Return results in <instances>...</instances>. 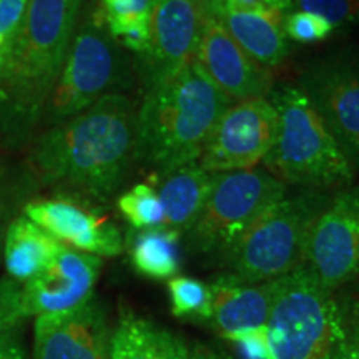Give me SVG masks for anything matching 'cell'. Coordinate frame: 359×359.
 Returning <instances> with one entry per match:
<instances>
[{
  "label": "cell",
  "instance_id": "1",
  "mask_svg": "<svg viewBox=\"0 0 359 359\" xmlns=\"http://www.w3.org/2000/svg\"><path fill=\"white\" fill-rule=\"evenodd\" d=\"M137 107L111 93L87 110L52 125L30 148L29 170L40 185L107 200L137 161Z\"/></svg>",
  "mask_w": 359,
  "mask_h": 359
},
{
  "label": "cell",
  "instance_id": "2",
  "mask_svg": "<svg viewBox=\"0 0 359 359\" xmlns=\"http://www.w3.org/2000/svg\"><path fill=\"white\" fill-rule=\"evenodd\" d=\"M230 103L195 62L172 77L148 83L137 107L135 158L160 178L198 163Z\"/></svg>",
  "mask_w": 359,
  "mask_h": 359
},
{
  "label": "cell",
  "instance_id": "3",
  "mask_svg": "<svg viewBox=\"0 0 359 359\" xmlns=\"http://www.w3.org/2000/svg\"><path fill=\"white\" fill-rule=\"evenodd\" d=\"M83 0H30L24 24L0 72V115L12 130L42 118L72 40Z\"/></svg>",
  "mask_w": 359,
  "mask_h": 359
},
{
  "label": "cell",
  "instance_id": "4",
  "mask_svg": "<svg viewBox=\"0 0 359 359\" xmlns=\"http://www.w3.org/2000/svg\"><path fill=\"white\" fill-rule=\"evenodd\" d=\"M271 102L278 133L264 170L303 190L327 193L351 187L356 172L303 90L286 85Z\"/></svg>",
  "mask_w": 359,
  "mask_h": 359
},
{
  "label": "cell",
  "instance_id": "5",
  "mask_svg": "<svg viewBox=\"0 0 359 359\" xmlns=\"http://www.w3.org/2000/svg\"><path fill=\"white\" fill-rule=\"evenodd\" d=\"M330 198L325 191L303 190L269 206L218 255L224 273L243 283H264L303 266L309 231Z\"/></svg>",
  "mask_w": 359,
  "mask_h": 359
},
{
  "label": "cell",
  "instance_id": "6",
  "mask_svg": "<svg viewBox=\"0 0 359 359\" xmlns=\"http://www.w3.org/2000/svg\"><path fill=\"white\" fill-rule=\"evenodd\" d=\"M266 331L275 359H331L348 339L346 304L299 266L276 280Z\"/></svg>",
  "mask_w": 359,
  "mask_h": 359
},
{
  "label": "cell",
  "instance_id": "7",
  "mask_svg": "<svg viewBox=\"0 0 359 359\" xmlns=\"http://www.w3.org/2000/svg\"><path fill=\"white\" fill-rule=\"evenodd\" d=\"M130 80L122 47L110 37L97 13L79 24L69 55L48 97L42 118L48 127L87 110L100 98L122 93Z\"/></svg>",
  "mask_w": 359,
  "mask_h": 359
},
{
  "label": "cell",
  "instance_id": "8",
  "mask_svg": "<svg viewBox=\"0 0 359 359\" xmlns=\"http://www.w3.org/2000/svg\"><path fill=\"white\" fill-rule=\"evenodd\" d=\"M286 193L288 185L264 168L217 173L200 217L183 235L187 248L218 257Z\"/></svg>",
  "mask_w": 359,
  "mask_h": 359
},
{
  "label": "cell",
  "instance_id": "9",
  "mask_svg": "<svg viewBox=\"0 0 359 359\" xmlns=\"http://www.w3.org/2000/svg\"><path fill=\"white\" fill-rule=\"evenodd\" d=\"M298 87L359 172V47H346L313 58Z\"/></svg>",
  "mask_w": 359,
  "mask_h": 359
},
{
  "label": "cell",
  "instance_id": "10",
  "mask_svg": "<svg viewBox=\"0 0 359 359\" xmlns=\"http://www.w3.org/2000/svg\"><path fill=\"white\" fill-rule=\"evenodd\" d=\"M278 133V111L268 97L231 102L215 125L198 165L226 173L257 168L266 160Z\"/></svg>",
  "mask_w": 359,
  "mask_h": 359
},
{
  "label": "cell",
  "instance_id": "11",
  "mask_svg": "<svg viewBox=\"0 0 359 359\" xmlns=\"http://www.w3.org/2000/svg\"><path fill=\"white\" fill-rule=\"evenodd\" d=\"M303 266L336 293L359 276V187L336 191L314 219Z\"/></svg>",
  "mask_w": 359,
  "mask_h": 359
},
{
  "label": "cell",
  "instance_id": "12",
  "mask_svg": "<svg viewBox=\"0 0 359 359\" xmlns=\"http://www.w3.org/2000/svg\"><path fill=\"white\" fill-rule=\"evenodd\" d=\"M223 11V0H154L150 42L140 55L145 85L172 77L190 65L206 19Z\"/></svg>",
  "mask_w": 359,
  "mask_h": 359
},
{
  "label": "cell",
  "instance_id": "13",
  "mask_svg": "<svg viewBox=\"0 0 359 359\" xmlns=\"http://www.w3.org/2000/svg\"><path fill=\"white\" fill-rule=\"evenodd\" d=\"M222 13L206 19L193 62L231 102L268 97L273 87V70L255 62L235 42L223 25Z\"/></svg>",
  "mask_w": 359,
  "mask_h": 359
},
{
  "label": "cell",
  "instance_id": "14",
  "mask_svg": "<svg viewBox=\"0 0 359 359\" xmlns=\"http://www.w3.org/2000/svg\"><path fill=\"white\" fill-rule=\"evenodd\" d=\"M102 258L62 246L55 259L22 285L27 318L74 311L93 298L102 271Z\"/></svg>",
  "mask_w": 359,
  "mask_h": 359
},
{
  "label": "cell",
  "instance_id": "15",
  "mask_svg": "<svg viewBox=\"0 0 359 359\" xmlns=\"http://www.w3.org/2000/svg\"><path fill=\"white\" fill-rule=\"evenodd\" d=\"M25 217L72 250L111 258L123 251V238L109 217L75 198H42L25 205Z\"/></svg>",
  "mask_w": 359,
  "mask_h": 359
},
{
  "label": "cell",
  "instance_id": "16",
  "mask_svg": "<svg viewBox=\"0 0 359 359\" xmlns=\"http://www.w3.org/2000/svg\"><path fill=\"white\" fill-rule=\"evenodd\" d=\"M110 336L105 308L92 298L74 311L35 318L32 359H109Z\"/></svg>",
  "mask_w": 359,
  "mask_h": 359
},
{
  "label": "cell",
  "instance_id": "17",
  "mask_svg": "<svg viewBox=\"0 0 359 359\" xmlns=\"http://www.w3.org/2000/svg\"><path fill=\"white\" fill-rule=\"evenodd\" d=\"M210 314L205 325L231 341L248 331L266 327L276 293V280L243 283L226 273L208 283Z\"/></svg>",
  "mask_w": 359,
  "mask_h": 359
},
{
  "label": "cell",
  "instance_id": "18",
  "mask_svg": "<svg viewBox=\"0 0 359 359\" xmlns=\"http://www.w3.org/2000/svg\"><path fill=\"white\" fill-rule=\"evenodd\" d=\"M188 354L190 343L182 336L132 309H122L111 330L109 359H188Z\"/></svg>",
  "mask_w": 359,
  "mask_h": 359
},
{
  "label": "cell",
  "instance_id": "19",
  "mask_svg": "<svg viewBox=\"0 0 359 359\" xmlns=\"http://www.w3.org/2000/svg\"><path fill=\"white\" fill-rule=\"evenodd\" d=\"M288 15V13H286ZM285 13L230 12L222 13L223 25L248 55L264 69L273 70L290 53L285 34Z\"/></svg>",
  "mask_w": 359,
  "mask_h": 359
},
{
  "label": "cell",
  "instance_id": "20",
  "mask_svg": "<svg viewBox=\"0 0 359 359\" xmlns=\"http://www.w3.org/2000/svg\"><path fill=\"white\" fill-rule=\"evenodd\" d=\"M215 177L217 173L206 172L198 163H191L161 177L156 191L163 203L167 218L165 226L178 231L182 236L185 235L200 217L213 188Z\"/></svg>",
  "mask_w": 359,
  "mask_h": 359
},
{
  "label": "cell",
  "instance_id": "21",
  "mask_svg": "<svg viewBox=\"0 0 359 359\" xmlns=\"http://www.w3.org/2000/svg\"><path fill=\"white\" fill-rule=\"evenodd\" d=\"M50 233L27 217L13 219L4 241V259L8 278L20 285L34 280L50 264L62 250Z\"/></svg>",
  "mask_w": 359,
  "mask_h": 359
},
{
  "label": "cell",
  "instance_id": "22",
  "mask_svg": "<svg viewBox=\"0 0 359 359\" xmlns=\"http://www.w3.org/2000/svg\"><path fill=\"white\" fill-rule=\"evenodd\" d=\"M182 235L170 228H154L140 230L130 236L128 255L135 271L150 280H172L178 276L180 264V241Z\"/></svg>",
  "mask_w": 359,
  "mask_h": 359
},
{
  "label": "cell",
  "instance_id": "23",
  "mask_svg": "<svg viewBox=\"0 0 359 359\" xmlns=\"http://www.w3.org/2000/svg\"><path fill=\"white\" fill-rule=\"evenodd\" d=\"M154 0H98L97 17L120 47L142 53L150 42Z\"/></svg>",
  "mask_w": 359,
  "mask_h": 359
},
{
  "label": "cell",
  "instance_id": "24",
  "mask_svg": "<svg viewBox=\"0 0 359 359\" xmlns=\"http://www.w3.org/2000/svg\"><path fill=\"white\" fill-rule=\"evenodd\" d=\"M116 208L133 230H154L167 224L163 203L154 185L138 183L116 198Z\"/></svg>",
  "mask_w": 359,
  "mask_h": 359
},
{
  "label": "cell",
  "instance_id": "25",
  "mask_svg": "<svg viewBox=\"0 0 359 359\" xmlns=\"http://www.w3.org/2000/svg\"><path fill=\"white\" fill-rule=\"evenodd\" d=\"M172 314L182 320L205 323L210 314V286L196 278L175 276L168 280Z\"/></svg>",
  "mask_w": 359,
  "mask_h": 359
},
{
  "label": "cell",
  "instance_id": "26",
  "mask_svg": "<svg viewBox=\"0 0 359 359\" xmlns=\"http://www.w3.org/2000/svg\"><path fill=\"white\" fill-rule=\"evenodd\" d=\"M336 27L316 13L306 11H291L285 17L286 39L299 43H314L330 39Z\"/></svg>",
  "mask_w": 359,
  "mask_h": 359
},
{
  "label": "cell",
  "instance_id": "27",
  "mask_svg": "<svg viewBox=\"0 0 359 359\" xmlns=\"http://www.w3.org/2000/svg\"><path fill=\"white\" fill-rule=\"evenodd\" d=\"M293 8L316 13L336 29L359 22V0H293Z\"/></svg>",
  "mask_w": 359,
  "mask_h": 359
},
{
  "label": "cell",
  "instance_id": "28",
  "mask_svg": "<svg viewBox=\"0 0 359 359\" xmlns=\"http://www.w3.org/2000/svg\"><path fill=\"white\" fill-rule=\"evenodd\" d=\"M30 0H0V67L4 69L22 24Z\"/></svg>",
  "mask_w": 359,
  "mask_h": 359
},
{
  "label": "cell",
  "instance_id": "29",
  "mask_svg": "<svg viewBox=\"0 0 359 359\" xmlns=\"http://www.w3.org/2000/svg\"><path fill=\"white\" fill-rule=\"evenodd\" d=\"M27 320L24 302H22V285L12 278L0 280V336L15 330Z\"/></svg>",
  "mask_w": 359,
  "mask_h": 359
},
{
  "label": "cell",
  "instance_id": "30",
  "mask_svg": "<svg viewBox=\"0 0 359 359\" xmlns=\"http://www.w3.org/2000/svg\"><path fill=\"white\" fill-rule=\"evenodd\" d=\"M230 343L240 349L243 359H275V353H273V346L269 343L266 327L236 336Z\"/></svg>",
  "mask_w": 359,
  "mask_h": 359
},
{
  "label": "cell",
  "instance_id": "31",
  "mask_svg": "<svg viewBox=\"0 0 359 359\" xmlns=\"http://www.w3.org/2000/svg\"><path fill=\"white\" fill-rule=\"evenodd\" d=\"M224 8L230 12H257V13H290L293 11V0H223Z\"/></svg>",
  "mask_w": 359,
  "mask_h": 359
},
{
  "label": "cell",
  "instance_id": "32",
  "mask_svg": "<svg viewBox=\"0 0 359 359\" xmlns=\"http://www.w3.org/2000/svg\"><path fill=\"white\" fill-rule=\"evenodd\" d=\"M0 359H27L19 327L0 336Z\"/></svg>",
  "mask_w": 359,
  "mask_h": 359
},
{
  "label": "cell",
  "instance_id": "33",
  "mask_svg": "<svg viewBox=\"0 0 359 359\" xmlns=\"http://www.w3.org/2000/svg\"><path fill=\"white\" fill-rule=\"evenodd\" d=\"M346 320H348V336L354 343L359 344V296L351 308L346 306Z\"/></svg>",
  "mask_w": 359,
  "mask_h": 359
},
{
  "label": "cell",
  "instance_id": "34",
  "mask_svg": "<svg viewBox=\"0 0 359 359\" xmlns=\"http://www.w3.org/2000/svg\"><path fill=\"white\" fill-rule=\"evenodd\" d=\"M188 359H230L224 354L218 353L217 349L206 346V344L195 343L190 344V354H188Z\"/></svg>",
  "mask_w": 359,
  "mask_h": 359
},
{
  "label": "cell",
  "instance_id": "35",
  "mask_svg": "<svg viewBox=\"0 0 359 359\" xmlns=\"http://www.w3.org/2000/svg\"><path fill=\"white\" fill-rule=\"evenodd\" d=\"M331 359H359V344L354 343L348 336V339L341 344L339 349Z\"/></svg>",
  "mask_w": 359,
  "mask_h": 359
},
{
  "label": "cell",
  "instance_id": "36",
  "mask_svg": "<svg viewBox=\"0 0 359 359\" xmlns=\"http://www.w3.org/2000/svg\"><path fill=\"white\" fill-rule=\"evenodd\" d=\"M2 217H4V208H2V200H0V230H2Z\"/></svg>",
  "mask_w": 359,
  "mask_h": 359
},
{
  "label": "cell",
  "instance_id": "37",
  "mask_svg": "<svg viewBox=\"0 0 359 359\" xmlns=\"http://www.w3.org/2000/svg\"><path fill=\"white\" fill-rule=\"evenodd\" d=\"M0 72H2V67H0Z\"/></svg>",
  "mask_w": 359,
  "mask_h": 359
}]
</instances>
